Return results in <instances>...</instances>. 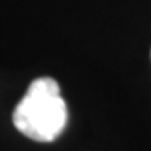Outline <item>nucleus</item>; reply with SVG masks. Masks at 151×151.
Masks as SVG:
<instances>
[{"instance_id":"f257e3e1","label":"nucleus","mask_w":151,"mask_h":151,"mask_svg":"<svg viewBox=\"0 0 151 151\" xmlns=\"http://www.w3.org/2000/svg\"><path fill=\"white\" fill-rule=\"evenodd\" d=\"M14 126L39 143L54 141L67 123V106L52 77H39L29 86L14 111Z\"/></svg>"}]
</instances>
